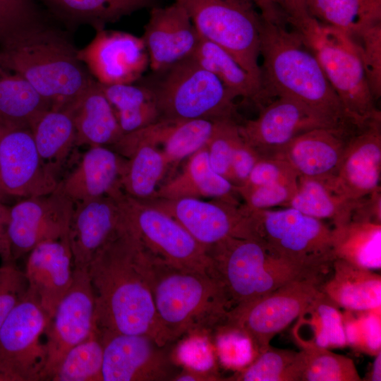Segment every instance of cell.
<instances>
[{
    "instance_id": "9c48e42d",
    "label": "cell",
    "mask_w": 381,
    "mask_h": 381,
    "mask_svg": "<svg viewBox=\"0 0 381 381\" xmlns=\"http://www.w3.org/2000/svg\"><path fill=\"white\" fill-rule=\"evenodd\" d=\"M187 11L202 39L230 53L261 85L262 17L252 0H174Z\"/></svg>"
},
{
    "instance_id": "11a10c76",
    "label": "cell",
    "mask_w": 381,
    "mask_h": 381,
    "mask_svg": "<svg viewBox=\"0 0 381 381\" xmlns=\"http://www.w3.org/2000/svg\"><path fill=\"white\" fill-rule=\"evenodd\" d=\"M285 16L288 23L301 29L311 19L306 0H273Z\"/></svg>"
},
{
    "instance_id": "277c9868",
    "label": "cell",
    "mask_w": 381,
    "mask_h": 381,
    "mask_svg": "<svg viewBox=\"0 0 381 381\" xmlns=\"http://www.w3.org/2000/svg\"><path fill=\"white\" fill-rule=\"evenodd\" d=\"M147 274L167 343L193 333L211 336L226 324L231 306L214 277L174 267L148 252Z\"/></svg>"
},
{
    "instance_id": "30bf717a",
    "label": "cell",
    "mask_w": 381,
    "mask_h": 381,
    "mask_svg": "<svg viewBox=\"0 0 381 381\" xmlns=\"http://www.w3.org/2000/svg\"><path fill=\"white\" fill-rule=\"evenodd\" d=\"M109 195L116 200L131 231L151 255L178 269L213 276L207 248L172 217L121 188Z\"/></svg>"
},
{
    "instance_id": "ba28073f",
    "label": "cell",
    "mask_w": 381,
    "mask_h": 381,
    "mask_svg": "<svg viewBox=\"0 0 381 381\" xmlns=\"http://www.w3.org/2000/svg\"><path fill=\"white\" fill-rule=\"evenodd\" d=\"M152 89L159 121H238L236 98L212 73L192 56L161 72Z\"/></svg>"
},
{
    "instance_id": "9a60e30c",
    "label": "cell",
    "mask_w": 381,
    "mask_h": 381,
    "mask_svg": "<svg viewBox=\"0 0 381 381\" xmlns=\"http://www.w3.org/2000/svg\"><path fill=\"white\" fill-rule=\"evenodd\" d=\"M57 177L42 160L30 127L0 119V187L28 198L54 191Z\"/></svg>"
},
{
    "instance_id": "f35d334b",
    "label": "cell",
    "mask_w": 381,
    "mask_h": 381,
    "mask_svg": "<svg viewBox=\"0 0 381 381\" xmlns=\"http://www.w3.org/2000/svg\"><path fill=\"white\" fill-rule=\"evenodd\" d=\"M216 121L208 119L159 121L155 123L157 144L168 164H174L205 147L210 140Z\"/></svg>"
},
{
    "instance_id": "d590c367",
    "label": "cell",
    "mask_w": 381,
    "mask_h": 381,
    "mask_svg": "<svg viewBox=\"0 0 381 381\" xmlns=\"http://www.w3.org/2000/svg\"><path fill=\"white\" fill-rule=\"evenodd\" d=\"M334 259L370 269L381 267V224L349 222L332 229Z\"/></svg>"
},
{
    "instance_id": "d6a6232c",
    "label": "cell",
    "mask_w": 381,
    "mask_h": 381,
    "mask_svg": "<svg viewBox=\"0 0 381 381\" xmlns=\"http://www.w3.org/2000/svg\"><path fill=\"white\" fill-rule=\"evenodd\" d=\"M354 200L337 195L326 178L299 176L297 190L285 207L320 220L329 219L337 227L351 221Z\"/></svg>"
},
{
    "instance_id": "5b68a950",
    "label": "cell",
    "mask_w": 381,
    "mask_h": 381,
    "mask_svg": "<svg viewBox=\"0 0 381 381\" xmlns=\"http://www.w3.org/2000/svg\"><path fill=\"white\" fill-rule=\"evenodd\" d=\"M213 276L222 286L231 310L241 308L297 279L328 273L289 264L272 254L261 243L229 237L207 247Z\"/></svg>"
},
{
    "instance_id": "4316f807",
    "label": "cell",
    "mask_w": 381,
    "mask_h": 381,
    "mask_svg": "<svg viewBox=\"0 0 381 381\" xmlns=\"http://www.w3.org/2000/svg\"><path fill=\"white\" fill-rule=\"evenodd\" d=\"M66 108L75 125V147L114 146L123 135L111 104L95 80Z\"/></svg>"
},
{
    "instance_id": "52a82bcc",
    "label": "cell",
    "mask_w": 381,
    "mask_h": 381,
    "mask_svg": "<svg viewBox=\"0 0 381 381\" xmlns=\"http://www.w3.org/2000/svg\"><path fill=\"white\" fill-rule=\"evenodd\" d=\"M244 207L249 218L250 238L289 264L330 272L334 260L332 229L322 220L289 207L279 210Z\"/></svg>"
},
{
    "instance_id": "5bb4252c",
    "label": "cell",
    "mask_w": 381,
    "mask_h": 381,
    "mask_svg": "<svg viewBox=\"0 0 381 381\" xmlns=\"http://www.w3.org/2000/svg\"><path fill=\"white\" fill-rule=\"evenodd\" d=\"M324 127L348 126L337 125L303 103L286 97L272 99L260 107L257 118L238 123L241 138L260 158L279 157L295 138Z\"/></svg>"
},
{
    "instance_id": "f907efd6",
    "label": "cell",
    "mask_w": 381,
    "mask_h": 381,
    "mask_svg": "<svg viewBox=\"0 0 381 381\" xmlns=\"http://www.w3.org/2000/svg\"><path fill=\"white\" fill-rule=\"evenodd\" d=\"M14 262H2L0 266V327L28 289L24 272Z\"/></svg>"
},
{
    "instance_id": "836d02e7",
    "label": "cell",
    "mask_w": 381,
    "mask_h": 381,
    "mask_svg": "<svg viewBox=\"0 0 381 381\" xmlns=\"http://www.w3.org/2000/svg\"><path fill=\"white\" fill-rule=\"evenodd\" d=\"M192 57L204 68L215 75L236 97L262 106V87L222 47L200 38Z\"/></svg>"
},
{
    "instance_id": "cb8c5ba5",
    "label": "cell",
    "mask_w": 381,
    "mask_h": 381,
    "mask_svg": "<svg viewBox=\"0 0 381 381\" xmlns=\"http://www.w3.org/2000/svg\"><path fill=\"white\" fill-rule=\"evenodd\" d=\"M358 130L351 127H324L307 131L292 140L279 158L286 159L299 176H333L352 136Z\"/></svg>"
},
{
    "instance_id": "680465c9",
    "label": "cell",
    "mask_w": 381,
    "mask_h": 381,
    "mask_svg": "<svg viewBox=\"0 0 381 381\" xmlns=\"http://www.w3.org/2000/svg\"><path fill=\"white\" fill-rule=\"evenodd\" d=\"M174 381H215L212 376L182 368Z\"/></svg>"
},
{
    "instance_id": "ffe728a7",
    "label": "cell",
    "mask_w": 381,
    "mask_h": 381,
    "mask_svg": "<svg viewBox=\"0 0 381 381\" xmlns=\"http://www.w3.org/2000/svg\"><path fill=\"white\" fill-rule=\"evenodd\" d=\"M142 38L149 66L154 72L161 73L192 56L201 37L187 11L174 1L166 6L151 8Z\"/></svg>"
},
{
    "instance_id": "681fc988",
    "label": "cell",
    "mask_w": 381,
    "mask_h": 381,
    "mask_svg": "<svg viewBox=\"0 0 381 381\" xmlns=\"http://www.w3.org/2000/svg\"><path fill=\"white\" fill-rule=\"evenodd\" d=\"M297 183H274L259 186H236V191L248 209L265 210L285 207L297 190Z\"/></svg>"
},
{
    "instance_id": "f1b7e54d",
    "label": "cell",
    "mask_w": 381,
    "mask_h": 381,
    "mask_svg": "<svg viewBox=\"0 0 381 381\" xmlns=\"http://www.w3.org/2000/svg\"><path fill=\"white\" fill-rule=\"evenodd\" d=\"M53 18L68 28L90 25L95 31L160 0H35Z\"/></svg>"
},
{
    "instance_id": "e575fe53",
    "label": "cell",
    "mask_w": 381,
    "mask_h": 381,
    "mask_svg": "<svg viewBox=\"0 0 381 381\" xmlns=\"http://www.w3.org/2000/svg\"><path fill=\"white\" fill-rule=\"evenodd\" d=\"M100 85L123 134L159 121V114L151 87L133 83Z\"/></svg>"
},
{
    "instance_id": "6da1fadb",
    "label": "cell",
    "mask_w": 381,
    "mask_h": 381,
    "mask_svg": "<svg viewBox=\"0 0 381 381\" xmlns=\"http://www.w3.org/2000/svg\"><path fill=\"white\" fill-rule=\"evenodd\" d=\"M147 252L123 217L118 231L88 267L95 296V325L101 335L147 334L167 343L147 274Z\"/></svg>"
},
{
    "instance_id": "8992f818",
    "label": "cell",
    "mask_w": 381,
    "mask_h": 381,
    "mask_svg": "<svg viewBox=\"0 0 381 381\" xmlns=\"http://www.w3.org/2000/svg\"><path fill=\"white\" fill-rule=\"evenodd\" d=\"M298 30L318 59L351 122L361 129L381 118L353 39L313 17Z\"/></svg>"
},
{
    "instance_id": "ac0fdd59",
    "label": "cell",
    "mask_w": 381,
    "mask_h": 381,
    "mask_svg": "<svg viewBox=\"0 0 381 381\" xmlns=\"http://www.w3.org/2000/svg\"><path fill=\"white\" fill-rule=\"evenodd\" d=\"M75 203L60 189L25 198L10 207L8 234L14 260L37 244L68 236Z\"/></svg>"
},
{
    "instance_id": "8d00e7d4",
    "label": "cell",
    "mask_w": 381,
    "mask_h": 381,
    "mask_svg": "<svg viewBox=\"0 0 381 381\" xmlns=\"http://www.w3.org/2000/svg\"><path fill=\"white\" fill-rule=\"evenodd\" d=\"M311 17L353 37L381 23V0H306Z\"/></svg>"
},
{
    "instance_id": "1f68e13d",
    "label": "cell",
    "mask_w": 381,
    "mask_h": 381,
    "mask_svg": "<svg viewBox=\"0 0 381 381\" xmlns=\"http://www.w3.org/2000/svg\"><path fill=\"white\" fill-rule=\"evenodd\" d=\"M236 186L212 168L207 145L189 159L184 172L157 190L155 198L205 196L240 204Z\"/></svg>"
},
{
    "instance_id": "bcb514c9",
    "label": "cell",
    "mask_w": 381,
    "mask_h": 381,
    "mask_svg": "<svg viewBox=\"0 0 381 381\" xmlns=\"http://www.w3.org/2000/svg\"><path fill=\"white\" fill-rule=\"evenodd\" d=\"M44 21V14L35 0H0V46Z\"/></svg>"
},
{
    "instance_id": "7dc6e473",
    "label": "cell",
    "mask_w": 381,
    "mask_h": 381,
    "mask_svg": "<svg viewBox=\"0 0 381 381\" xmlns=\"http://www.w3.org/2000/svg\"><path fill=\"white\" fill-rule=\"evenodd\" d=\"M238 123L239 121L235 120L216 121L214 133L207 145L212 168L231 183L233 150L240 137Z\"/></svg>"
},
{
    "instance_id": "7402d4cb",
    "label": "cell",
    "mask_w": 381,
    "mask_h": 381,
    "mask_svg": "<svg viewBox=\"0 0 381 381\" xmlns=\"http://www.w3.org/2000/svg\"><path fill=\"white\" fill-rule=\"evenodd\" d=\"M30 291L53 318L73 281V265L68 236L42 242L29 253L24 271Z\"/></svg>"
},
{
    "instance_id": "94428289",
    "label": "cell",
    "mask_w": 381,
    "mask_h": 381,
    "mask_svg": "<svg viewBox=\"0 0 381 381\" xmlns=\"http://www.w3.org/2000/svg\"><path fill=\"white\" fill-rule=\"evenodd\" d=\"M8 195L2 190V188L0 187V202H3V200H4V198L7 196Z\"/></svg>"
},
{
    "instance_id": "2e32d148",
    "label": "cell",
    "mask_w": 381,
    "mask_h": 381,
    "mask_svg": "<svg viewBox=\"0 0 381 381\" xmlns=\"http://www.w3.org/2000/svg\"><path fill=\"white\" fill-rule=\"evenodd\" d=\"M143 201L172 217L206 248L229 237L250 238L249 219L243 204L194 197Z\"/></svg>"
},
{
    "instance_id": "603a6c76",
    "label": "cell",
    "mask_w": 381,
    "mask_h": 381,
    "mask_svg": "<svg viewBox=\"0 0 381 381\" xmlns=\"http://www.w3.org/2000/svg\"><path fill=\"white\" fill-rule=\"evenodd\" d=\"M122 224L120 208L110 195L75 203L68 230L73 270H88L94 256Z\"/></svg>"
},
{
    "instance_id": "9f6ffc18",
    "label": "cell",
    "mask_w": 381,
    "mask_h": 381,
    "mask_svg": "<svg viewBox=\"0 0 381 381\" xmlns=\"http://www.w3.org/2000/svg\"><path fill=\"white\" fill-rule=\"evenodd\" d=\"M10 207L0 202V258L2 262L15 261L8 234Z\"/></svg>"
},
{
    "instance_id": "d6986e66",
    "label": "cell",
    "mask_w": 381,
    "mask_h": 381,
    "mask_svg": "<svg viewBox=\"0 0 381 381\" xmlns=\"http://www.w3.org/2000/svg\"><path fill=\"white\" fill-rule=\"evenodd\" d=\"M78 56L102 85L133 83L150 64L142 37L106 28L96 30L91 42L78 49Z\"/></svg>"
},
{
    "instance_id": "484cf974",
    "label": "cell",
    "mask_w": 381,
    "mask_h": 381,
    "mask_svg": "<svg viewBox=\"0 0 381 381\" xmlns=\"http://www.w3.org/2000/svg\"><path fill=\"white\" fill-rule=\"evenodd\" d=\"M125 164V157L107 146L88 147L58 187L75 204L109 195L121 188Z\"/></svg>"
},
{
    "instance_id": "f6af8a7d",
    "label": "cell",
    "mask_w": 381,
    "mask_h": 381,
    "mask_svg": "<svg viewBox=\"0 0 381 381\" xmlns=\"http://www.w3.org/2000/svg\"><path fill=\"white\" fill-rule=\"evenodd\" d=\"M210 338L216 358L225 368L239 370L255 358L250 339L237 329L220 327Z\"/></svg>"
},
{
    "instance_id": "7c38bea8",
    "label": "cell",
    "mask_w": 381,
    "mask_h": 381,
    "mask_svg": "<svg viewBox=\"0 0 381 381\" xmlns=\"http://www.w3.org/2000/svg\"><path fill=\"white\" fill-rule=\"evenodd\" d=\"M51 320L28 289L0 327V381L42 380L47 352L40 338Z\"/></svg>"
},
{
    "instance_id": "f546056e",
    "label": "cell",
    "mask_w": 381,
    "mask_h": 381,
    "mask_svg": "<svg viewBox=\"0 0 381 381\" xmlns=\"http://www.w3.org/2000/svg\"><path fill=\"white\" fill-rule=\"evenodd\" d=\"M30 128L42 160L57 177L75 147L76 132L71 112L66 107H50L32 120Z\"/></svg>"
},
{
    "instance_id": "b9f144b4",
    "label": "cell",
    "mask_w": 381,
    "mask_h": 381,
    "mask_svg": "<svg viewBox=\"0 0 381 381\" xmlns=\"http://www.w3.org/2000/svg\"><path fill=\"white\" fill-rule=\"evenodd\" d=\"M225 380L299 381L298 352L270 346Z\"/></svg>"
},
{
    "instance_id": "44dd1931",
    "label": "cell",
    "mask_w": 381,
    "mask_h": 381,
    "mask_svg": "<svg viewBox=\"0 0 381 381\" xmlns=\"http://www.w3.org/2000/svg\"><path fill=\"white\" fill-rule=\"evenodd\" d=\"M381 118L352 136L336 173L326 179L346 200H356L380 188Z\"/></svg>"
},
{
    "instance_id": "7bdbcfd3",
    "label": "cell",
    "mask_w": 381,
    "mask_h": 381,
    "mask_svg": "<svg viewBox=\"0 0 381 381\" xmlns=\"http://www.w3.org/2000/svg\"><path fill=\"white\" fill-rule=\"evenodd\" d=\"M176 341L172 348V356L179 365L212 376L215 380H222L210 336L193 333L184 335Z\"/></svg>"
},
{
    "instance_id": "4dcf8cb0",
    "label": "cell",
    "mask_w": 381,
    "mask_h": 381,
    "mask_svg": "<svg viewBox=\"0 0 381 381\" xmlns=\"http://www.w3.org/2000/svg\"><path fill=\"white\" fill-rule=\"evenodd\" d=\"M296 320L292 334L300 347L318 346L331 349L347 346L342 313L339 306L322 291Z\"/></svg>"
},
{
    "instance_id": "83f0119b",
    "label": "cell",
    "mask_w": 381,
    "mask_h": 381,
    "mask_svg": "<svg viewBox=\"0 0 381 381\" xmlns=\"http://www.w3.org/2000/svg\"><path fill=\"white\" fill-rule=\"evenodd\" d=\"M321 291L337 306L352 312L381 308V276L373 270L335 258Z\"/></svg>"
},
{
    "instance_id": "74e56055",
    "label": "cell",
    "mask_w": 381,
    "mask_h": 381,
    "mask_svg": "<svg viewBox=\"0 0 381 381\" xmlns=\"http://www.w3.org/2000/svg\"><path fill=\"white\" fill-rule=\"evenodd\" d=\"M50 107L28 81L0 56V119L30 127L39 113Z\"/></svg>"
},
{
    "instance_id": "4fadbf2b",
    "label": "cell",
    "mask_w": 381,
    "mask_h": 381,
    "mask_svg": "<svg viewBox=\"0 0 381 381\" xmlns=\"http://www.w3.org/2000/svg\"><path fill=\"white\" fill-rule=\"evenodd\" d=\"M102 381H171L182 368L174 360V343L160 345L147 334L101 335Z\"/></svg>"
},
{
    "instance_id": "6f0895ef",
    "label": "cell",
    "mask_w": 381,
    "mask_h": 381,
    "mask_svg": "<svg viewBox=\"0 0 381 381\" xmlns=\"http://www.w3.org/2000/svg\"><path fill=\"white\" fill-rule=\"evenodd\" d=\"M252 1L265 20L278 24L288 23L285 16L273 0Z\"/></svg>"
},
{
    "instance_id": "f5cc1de1",
    "label": "cell",
    "mask_w": 381,
    "mask_h": 381,
    "mask_svg": "<svg viewBox=\"0 0 381 381\" xmlns=\"http://www.w3.org/2000/svg\"><path fill=\"white\" fill-rule=\"evenodd\" d=\"M259 159L258 155L243 140L240 135L235 144L232 155V183L236 186L243 185Z\"/></svg>"
},
{
    "instance_id": "db71d44e",
    "label": "cell",
    "mask_w": 381,
    "mask_h": 381,
    "mask_svg": "<svg viewBox=\"0 0 381 381\" xmlns=\"http://www.w3.org/2000/svg\"><path fill=\"white\" fill-rule=\"evenodd\" d=\"M380 188L354 200L351 221L381 224Z\"/></svg>"
},
{
    "instance_id": "c3c4849f",
    "label": "cell",
    "mask_w": 381,
    "mask_h": 381,
    "mask_svg": "<svg viewBox=\"0 0 381 381\" xmlns=\"http://www.w3.org/2000/svg\"><path fill=\"white\" fill-rule=\"evenodd\" d=\"M351 38L358 46L371 92L377 101L381 96V23L368 27Z\"/></svg>"
},
{
    "instance_id": "3957f363",
    "label": "cell",
    "mask_w": 381,
    "mask_h": 381,
    "mask_svg": "<svg viewBox=\"0 0 381 381\" xmlns=\"http://www.w3.org/2000/svg\"><path fill=\"white\" fill-rule=\"evenodd\" d=\"M64 32L39 23L0 46V56L53 108L74 102L95 81Z\"/></svg>"
},
{
    "instance_id": "816d5d0a",
    "label": "cell",
    "mask_w": 381,
    "mask_h": 381,
    "mask_svg": "<svg viewBox=\"0 0 381 381\" xmlns=\"http://www.w3.org/2000/svg\"><path fill=\"white\" fill-rule=\"evenodd\" d=\"M298 178L296 171L286 159L260 158L242 186L254 187L274 183H297Z\"/></svg>"
},
{
    "instance_id": "7a4b0ae2",
    "label": "cell",
    "mask_w": 381,
    "mask_h": 381,
    "mask_svg": "<svg viewBox=\"0 0 381 381\" xmlns=\"http://www.w3.org/2000/svg\"><path fill=\"white\" fill-rule=\"evenodd\" d=\"M260 42L262 106L290 97L337 125L357 128L297 29L262 18Z\"/></svg>"
},
{
    "instance_id": "ee69618b",
    "label": "cell",
    "mask_w": 381,
    "mask_h": 381,
    "mask_svg": "<svg viewBox=\"0 0 381 381\" xmlns=\"http://www.w3.org/2000/svg\"><path fill=\"white\" fill-rule=\"evenodd\" d=\"M380 310L356 311V316L350 310L342 314L347 345L370 356L381 352Z\"/></svg>"
},
{
    "instance_id": "d4e9b609",
    "label": "cell",
    "mask_w": 381,
    "mask_h": 381,
    "mask_svg": "<svg viewBox=\"0 0 381 381\" xmlns=\"http://www.w3.org/2000/svg\"><path fill=\"white\" fill-rule=\"evenodd\" d=\"M113 147L126 158L121 179V190L140 200L155 198L157 185L168 164L162 152L157 148L150 126L123 134Z\"/></svg>"
},
{
    "instance_id": "ab89813d",
    "label": "cell",
    "mask_w": 381,
    "mask_h": 381,
    "mask_svg": "<svg viewBox=\"0 0 381 381\" xmlns=\"http://www.w3.org/2000/svg\"><path fill=\"white\" fill-rule=\"evenodd\" d=\"M298 352L299 381H361L353 361L329 349L305 346Z\"/></svg>"
},
{
    "instance_id": "e0dca14e",
    "label": "cell",
    "mask_w": 381,
    "mask_h": 381,
    "mask_svg": "<svg viewBox=\"0 0 381 381\" xmlns=\"http://www.w3.org/2000/svg\"><path fill=\"white\" fill-rule=\"evenodd\" d=\"M95 296L88 270H73L72 284L44 334L47 359L42 380H51L66 353L95 329Z\"/></svg>"
},
{
    "instance_id": "8fae6325",
    "label": "cell",
    "mask_w": 381,
    "mask_h": 381,
    "mask_svg": "<svg viewBox=\"0 0 381 381\" xmlns=\"http://www.w3.org/2000/svg\"><path fill=\"white\" fill-rule=\"evenodd\" d=\"M328 277V276H327ZM326 276L297 279L270 294L229 311L224 327L237 329L250 340L255 357L267 350L279 332L297 319L321 291Z\"/></svg>"
},
{
    "instance_id": "91938a15",
    "label": "cell",
    "mask_w": 381,
    "mask_h": 381,
    "mask_svg": "<svg viewBox=\"0 0 381 381\" xmlns=\"http://www.w3.org/2000/svg\"><path fill=\"white\" fill-rule=\"evenodd\" d=\"M367 380L370 381L381 380V352L375 356V361Z\"/></svg>"
},
{
    "instance_id": "60d3db41",
    "label": "cell",
    "mask_w": 381,
    "mask_h": 381,
    "mask_svg": "<svg viewBox=\"0 0 381 381\" xmlns=\"http://www.w3.org/2000/svg\"><path fill=\"white\" fill-rule=\"evenodd\" d=\"M104 346L96 329L71 348L53 374L52 381H102Z\"/></svg>"
}]
</instances>
